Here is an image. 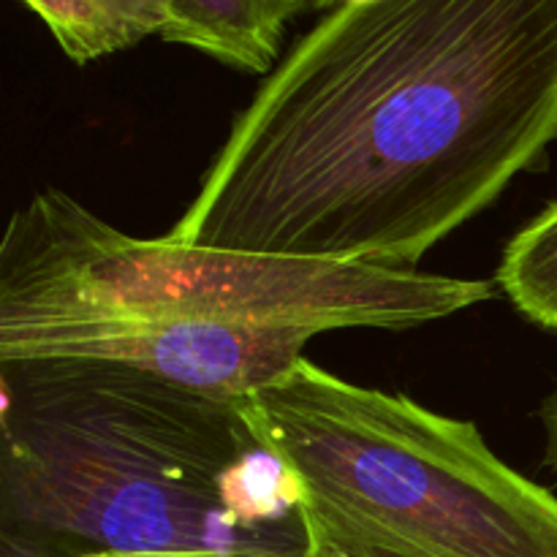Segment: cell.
<instances>
[{"mask_svg":"<svg viewBox=\"0 0 557 557\" xmlns=\"http://www.w3.org/2000/svg\"><path fill=\"white\" fill-rule=\"evenodd\" d=\"M547 433V446H544V462L557 473V389L544 400L542 411H539Z\"/></svg>","mask_w":557,"mask_h":557,"instance_id":"obj_9","label":"cell"},{"mask_svg":"<svg viewBox=\"0 0 557 557\" xmlns=\"http://www.w3.org/2000/svg\"><path fill=\"white\" fill-rule=\"evenodd\" d=\"M63 54L85 65L136 47L169 27V0H22Z\"/></svg>","mask_w":557,"mask_h":557,"instance_id":"obj_6","label":"cell"},{"mask_svg":"<svg viewBox=\"0 0 557 557\" xmlns=\"http://www.w3.org/2000/svg\"><path fill=\"white\" fill-rule=\"evenodd\" d=\"M302 495L308 531L346 557H557V498L479 428L308 357L248 397Z\"/></svg>","mask_w":557,"mask_h":557,"instance_id":"obj_4","label":"cell"},{"mask_svg":"<svg viewBox=\"0 0 557 557\" xmlns=\"http://www.w3.org/2000/svg\"><path fill=\"white\" fill-rule=\"evenodd\" d=\"M3 557H65L60 549L27 536V533L3 528Z\"/></svg>","mask_w":557,"mask_h":557,"instance_id":"obj_8","label":"cell"},{"mask_svg":"<svg viewBox=\"0 0 557 557\" xmlns=\"http://www.w3.org/2000/svg\"><path fill=\"white\" fill-rule=\"evenodd\" d=\"M305 531H308V528H305ZM302 557H346V555H341L332 544H326L324 539L315 536L313 531H308V547H305Z\"/></svg>","mask_w":557,"mask_h":557,"instance_id":"obj_11","label":"cell"},{"mask_svg":"<svg viewBox=\"0 0 557 557\" xmlns=\"http://www.w3.org/2000/svg\"><path fill=\"white\" fill-rule=\"evenodd\" d=\"M487 299V281L139 239L44 188L0 243V362H120L245 400L321 332L411 330Z\"/></svg>","mask_w":557,"mask_h":557,"instance_id":"obj_2","label":"cell"},{"mask_svg":"<svg viewBox=\"0 0 557 557\" xmlns=\"http://www.w3.org/2000/svg\"><path fill=\"white\" fill-rule=\"evenodd\" d=\"M3 517L63 555H292L297 479L245 400L98 359L0 362Z\"/></svg>","mask_w":557,"mask_h":557,"instance_id":"obj_3","label":"cell"},{"mask_svg":"<svg viewBox=\"0 0 557 557\" xmlns=\"http://www.w3.org/2000/svg\"><path fill=\"white\" fill-rule=\"evenodd\" d=\"M305 555V553H302ZM299 555V557H302ZM74 557H292V555H141V553H87Z\"/></svg>","mask_w":557,"mask_h":557,"instance_id":"obj_10","label":"cell"},{"mask_svg":"<svg viewBox=\"0 0 557 557\" xmlns=\"http://www.w3.org/2000/svg\"><path fill=\"white\" fill-rule=\"evenodd\" d=\"M305 3H308V5H310V3H313V0H305Z\"/></svg>","mask_w":557,"mask_h":557,"instance_id":"obj_12","label":"cell"},{"mask_svg":"<svg viewBox=\"0 0 557 557\" xmlns=\"http://www.w3.org/2000/svg\"><path fill=\"white\" fill-rule=\"evenodd\" d=\"M557 139V0H346L267 74L169 239L413 270Z\"/></svg>","mask_w":557,"mask_h":557,"instance_id":"obj_1","label":"cell"},{"mask_svg":"<svg viewBox=\"0 0 557 557\" xmlns=\"http://www.w3.org/2000/svg\"><path fill=\"white\" fill-rule=\"evenodd\" d=\"M495 281L528 321L557 332V201L509 239Z\"/></svg>","mask_w":557,"mask_h":557,"instance_id":"obj_7","label":"cell"},{"mask_svg":"<svg viewBox=\"0 0 557 557\" xmlns=\"http://www.w3.org/2000/svg\"><path fill=\"white\" fill-rule=\"evenodd\" d=\"M305 9V0H169V27L161 38L245 74H270L283 30Z\"/></svg>","mask_w":557,"mask_h":557,"instance_id":"obj_5","label":"cell"}]
</instances>
